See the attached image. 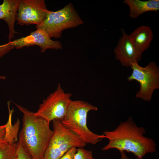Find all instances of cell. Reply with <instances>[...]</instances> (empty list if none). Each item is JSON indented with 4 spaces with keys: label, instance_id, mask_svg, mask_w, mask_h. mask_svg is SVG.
<instances>
[{
    "label": "cell",
    "instance_id": "obj_19",
    "mask_svg": "<svg viewBox=\"0 0 159 159\" xmlns=\"http://www.w3.org/2000/svg\"><path fill=\"white\" fill-rule=\"evenodd\" d=\"M6 124L0 126V142L6 141L5 137L6 133Z\"/></svg>",
    "mask_w": 159,
    "mask_h": 159
},
{
    "label": "cell",
    "instance_id": "obj_18",
    "mask_svg": "<svg viewBox=\"0 0 159 159\" xmlns=\"http://www.w3.org/2000/svg\"><path fill=\"white\" fill-rule=\"evenodd\" d=\"M77 148L74 147L71 148L60 159H73L74 156L76 152Z\"/></svg>",
    "mask_w": 159,
    "mask_h": 159
},
{
    "label": "cell",
    "instance_id": "obj_8",
    "mask_svg": "<svg viewBox=\"0 0 159 159\" xmlns=\"http://www.w3.org/2000/svg\"><path fill=\"white\" fill-rule=\"evenodd\" d=\"M49 10L44 0H19L16 21L21 25L41 23Z\"/></svg>",
    "mask_w": 159,
    "mask_h": 159
},
{
    "label": "cell",
    "instance_id": "obj_5",
    "mask_svg": "<svg viewBox=\"0 0 159 159\" xmlns=\"http://www.w3.org/2000/svg\"><path fill=\"white\" fill-rule=\"evenodd\" d=\"M52 121L54 133L43 159H60L72 148H84L86 145L77 136L65 128L60 120Z\"/></svg>",
    "mask_w": 159,
    "mask_h": 159
},
{
    "label": "cell",
    "instance_id": "obj_15",
    "mask_svg": "<svg viewBox=\"0 0 159 159\" xmlns=\"http://www.w3.org/2000/svg\"><path fill=\"white\" fill-rule=\"evenodd\" d=\"M73 159H95L92 152L83 148H78L74 155Z\"/></svg>",
    "mask_w": 159,
    "mask_h": 159
},
{
    "label": "cell",
    "instance_id": "obj_7",
    "mask_svg": "<svg viewBox=\"0 0 159 159\" xmlns=\"http://www.w3.org/2000/svg\"><path fill=\"white\" fill-rule=\"evenodd\" d=\"M72 96L71 93L65 92L59 84L56 90L43 100L34 113L50 122L54 120L61 121L66 115Z\"/></svg>",
    "mask_w": 159,
    "mask_h": 159
},
{
    "label": "cell",
    "instance_id": "obj_12",
    "mask_svg": "<svg viewBox=\"0 0 159 159\" xmlns=\"http://www.w3.org/2000/svg\"><path fill=\"white\" fill-rule=\"evenodd\" d=\"M128 36L137 50L141 55L150 47L153 38L152 29L146 25L138 27Z\"/></svg>",
    "mask_w": 159,
    "mask_h": 159
},
{
    "label": "cell",
    "instance_id": "obj_20",
    "mask_svg": "<svg viewBox=\"0 0 159 159\" xmlns=\"http://www.w3.org/2000/svg\"><path fill=\"white\" fill-rule=\"evenodd\" d=\"M120 153L121 154V157L120 159H134L127 157L124 151L120 152Z\"/></svg>",
    "mask_w": 159,
    "mask_h": 159
},
{
    "label": "cell",
    "instance_id": "obj_21",
    "mask_svg": "<svg viewBox=\"0 0 159 159\" xmlns=\"http://www.w3.org/2000/svg\"><path fill=\"white\" fill-rule=\"evenodd\" d=\"M6 143H7V142L6 141L0 142V146Z\"/></svg>",
    "mask_w": 159,
    "mask_h": 159
},
{
    "label": "cell",
    "instance_id": "obj_17",
    "mask_svg": "<svg viewBox=\"0 0 159 159\" xmlns=\"http://www.w3.org/2000/svg\"><path fill=\"white\" fill-rule=\"evenodd\" d=\"M14 48V47L11 44V41L6 44L0 45V58Z\"/></svg>",
    "mask_w": 159,
    "mask_h": 159
},
{
    "label": "cell",
    "instance_id": "obj_11",
    "mask_svg": "<svg viewBox=\"0 0 159 159\" xmlns=\"http://www.w3.org/2000/svg\"><path fill=\"white\" fill-rule=\"evenodd\" d=\"M19 0H4L0 5V19L6 23L9 30L8 39L11 41L16 32L14 28Z\"/></svg>",
    "mask_w": 159,
    "mask_h": 159
},
{
    "label": "cell",
    "instance_id": "obj_10",
    "mask_svg": "<svg viewBox=\"0 0 159 159\" xmlns=\"http://www.w3.org/2000/svg\"><path fill=\"white\" fill-rule=\"evenodd\" d=\"M121 32L122 35L114 50L115 58L122 66L130 67L132 63L138 62L141 60L142 55L137 50L125 30L121 29Z\"/></svg>",
    "mask_w": 159,
    "mask_h": 159
},
{
    "label": "cell",
    "instance_id": "obj_3",
    "mask_svg": "<svg viewBox=\"0 0 159 159\" xmlns=\"http://www.w3.org/2000/svg\"><path fill=\"white\" fill-rule=\"evenodd\" d=\"M97 108L85 101H70L65 115L61 121L66 129L77 136L86 144L95 145L105 138L103 134H95L87 126V117L89 112L97 111Z\"/></svg>",
    "mask_w": 159,
    "mask_h": 159
},
{
    "label": "cell",
    "instance_id": "obj_16",
    "mask_svg": "<svg viewBox=\"0 0 159 159\" xmlns=\"http://www.w3.org/2000/svg\"><path fill=\"white\" fill-rule=\"evenodd\" d=\"M16 159H33L24 148L19 141L17 142V156Z\"/></svg>",
    "mask_w": 159,
    "mask_h": 159
},
{
    "label": "cell",
    "instance_id": "obj_2",
    "mask_svg": "<svg viewBox=\"0 0 159 159\" xmlns=\"http://www.w3.org/2000/svg\"><path fill=\"white\" fill-rule=\"evenodd\" d=\"M23 114L22 126L18 134V140L33 159H43L53 135L50 122L12 102Z\"/></svg>",
    "mask_w": 159,
    "mask_h": 159
},
{
    "label": "cell",
    "instance_id": "obj_4",
    "mask_svg": "<svg viewBox=\"0 0 159 159\" xmlns=\"http://www.w3.org/2000/svg\"><path fill=\"white\" fill-rule=\"evenodd\" d=\"M84 23L72 4L69 3L56 11L48 10L45 19L36 28L44 31L50 38H57L61 37L64 30Z\"/></svg>",
    "mask_w": 159,
    "mask_h": 159
},
{
    "label": "cell",
    "instance_id": "obj_13",
    "mask_svg": "<svg viewBox=\"0 0 159 159\" xmlns=\"http://www.w3.org/2000/svg\"><path fill=\"white\" fill-rule=\"evenodd\" d=\"M123 3L129 7V16L132 19H137L147 12H157L159 10V0H124Z\"/></svg>",
    "mask_w": 159,
    "mask_h": 159
},
{
    "label": "cell",
    "instance_id": "obj_9",
    "mask_svg": "<svg viewBox=\"0 0 159 159\" xmlns=\"http://www.w3.org/2000/svg\"><path fill=\"white\" fill-rule=\"evenodd\" d=\"M11 43L14 48L16 49L37 45L40 47L42 53L45 52L48 49L57 50L62 48L60 42L52 40L46 32L40 29H37L31 32L27 36L11 41Z\"/></svg>",
    "mask_w": 159,
    "mask_h": 159
},
{
    "label": "cell",
    "instance_id": "obj_6",
    "mask_svg": "<svg viewBox=\"0 0 159 159\" xmlns=\"http://www.w3.org/2000/svg\"><path fill=\"white\" fill-rule=\"evenodd\" d=\"M130 67L132 73L127 80H136L140 85L135 97L145 101H150L154 91L159 89V67L154 61L145 67L140 66L138 62L135 61L131 64Z\"/></svg>",
    "mask_w": 159,
    "mask_h": 159
},
{
    "label": "cell",
    "instance_id": "obj_1",
    "mask_svg": "<svg viewBox=\"0 0 159 159\" xmlns=\"http://www.w3.org/2000/svg\"><path fill=\"white\" fill-rule=\"evenodd\" d=\"M145 133L144 127L138 126L130 116L126 121L121 122L113 130L103 132L108 143L102 149L105 151L115 149L143 158L147 154L157 151V144L153 139L145 136Z\"/></svg>",
    "mask_w": 159,
    "mask_h": 159
},
{
    "label": "cell",
    "instance_id": "obj_14",
    "mask_svg": "<svg viewBox=\"0 0 159 159\" xmlns=\"http://www.w3.org/2000/svg\"><path fill=\"white\" fill-rule=\"evenodd\" d=\"M17 142H7L0 146V159H16Z\"/></svg>",
    "mask_w": 159,
    "mask_h": 159
},
{
    "label": "cell",
    "instance_id": "obj_22",
    "mask_svg": "<svg viewBox=\"0 0 159 159\" xmlns=\"http://www.w3.org/2000/svg\"><path fill=\"white\" fill-rule=\"evenodd\" d=\"M136 159H143L142 158L136 157Z\"/></svg>",
    "mask_w": 159,
    "mask_h": 159
}]
</instances>
